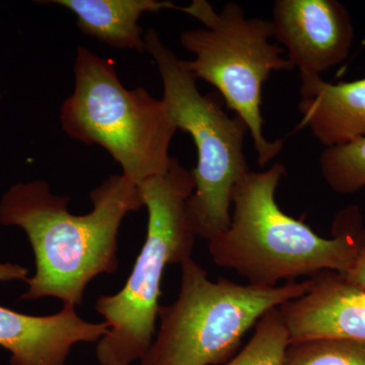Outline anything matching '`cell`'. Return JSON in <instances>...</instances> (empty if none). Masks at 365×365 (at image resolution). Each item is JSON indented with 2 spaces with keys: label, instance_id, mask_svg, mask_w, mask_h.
<instances>
[{
  "label": "cell",
  "instance_id": "obj_1",
  "mask_svg": "<svg viewBox=\"0 0 365 365\" xmlns=\"http://www.w3.org/2000/svg\"><path fill=\"white\" fill-rule=\"evenodd\" d=\"M90 197L91 212L76 215L68 197L54 195L45 181L19 182L2 196L0 223L21 227L35 255L36 272L21 299L81 306L93 278L116 272L118 234L125 216L143 207L140 189L123 174L112 175Z\"/></svg>",
  "mask_w": 365,
  "mask_h": 365
},
{
  "label": "cell",
  "instance_id": "obj_2",
  "mask_svg": "<svg viewBox=\"0 0 365 365\" xmlns=\"http://www.w3.org/2000/svg\"><path fill=\"white\" fill-rule=\"evenodd\" d=\"M284 174V165L276 163L264 172L250 170L235 186L230 227L208 241L213 262L256 287H275L324 271L345 274L364 228L359 208L341 211L333 237L324 239L278 206L276 190Z\"/></svg>",
  "mask_w": 365,
  "mask_h": 365
},
{
  "label": "cell",
  "instance_id": "obj_3",
  "mask_svg": "<svg viewBox=\"0 0 365 365\" xmlns=\"http://www.w3.org/2000/svg\"><path fill=\"white\" fill-rule=\"evenodd\" d=\"M138 187L148 211V235L124 287L96 302L109 325L96 348L101 365H131L143 359L155 336L165 269L191 258L195 244L186 212L195 187L192 172L172 158L165 174Z\"/></svg>",
  "mask_w": 365,
  "mask_h": 365
},
{
  "label": "cell",
  "instance_id": "obj_4",
  "mask_svg": "<svg viewBox=\"0 0 365 365\" xmlns=\"http://www.w3.org/2000/svg\"><path fill=\"white\" fill-rule=\"evenodd\" d=\"M73 73V93L60 111L67 135L104 148L121 165L122 174L137 185L165 174L178 128L163 98L143 88L127 90L114 60L81 46Z\"/></svg>",
  "mask_w": 365,
  "mask_h": 365
},
{
  "label": "cell",
  "instance_id": "obj_5",
  "mask_svg": "<svg viewBox=\"0 0 365 365\" xmlns=\"http://www.w3.org/2000/svg\"><path fill=\"white\" fill-rule=\"evenodd\" d=\"M181 268L178 299L160 307V330L141 365L222 364L264 314L302 297L312 285L311 278L275 287L212 281L192 258Z\"/></svg>",
  "mask_w": 365,
  "mask_h": 365
},
{
  "label": "cell",
  "instance_id": "obj_6",
  "mask_svg": "<svg viewBox=\"0 0 365 365\" xmlns=\"http://www.w3.org/2000/svg\"><path fill=\"white\" fill-rule=\"evenodd\" d=\"M144 44L157 64L170 118L195 143V187L187 201V218L194 235L210 241L230 227L232 193L250 172L244 150L248 128L241 118L228 116L212 96L199 91L185 60L165 46L157 30L145 33Z\"/></svg>",
  "mask_w": 365,
  "mask_h": 365
},
{
  "label": "cell",
  "instance_id": "obj_7",
  "mask_svg": "<svg viewBox=\"0 0 365 365\" xmlns=\"http://www.w3.org/2000/svg\"><path fill=\"white\" fill-rule=\"evenodd\" d=\"M180 11L204 25L180 36L182 47L195 56L185 63L197 79L215 86L227 107L244 121L258 163L265 167L279 155L284 141L268 140L264 135L262 88L273 71L295 69L283 58L282 48L270 42L272 21L248 18L237 2H227L217 13L205 0H194Z\"/></svg>",
  "mask_w": 365,
  "mask_h": 365
},
{
  "label": "cell",
  "instance_id": "obj_8",
  "mask_svg": "<svg viewBox=\"0 0 365 365\" xmlns=\"http://www.w3.org/2000/svg\"><path fill=\"white\" fill-rule=\"evenodd\" d=\"M274 38L287 48L300 76H321L349 56L354 28L349 11L336 0H277Z\"/></svg>",
  "mask_w": 365,
  "mask_h": 365
},
{
  "label": "cell",
  "instance_id": "obj_9",
  "mask_svg": "<svg viewBox=\"0 0 365 365\" xmlns=\"http://www.w3.org/2000/svg\"><path fill=\"white\" fill-rule=\"evenodd\" d=\"M311 279L306 294L279 307L289 344L316 339L365 342V290L333 271Z\"/></svg>",
  "mask_w": 365,
  "mask_h": 365
},
{
  "label": "cell",
  "instance_id": "obj_10",
  "mask_svg": "<svg viewBox=\"0 0 365 365\" xmlns=\"http://www.w3.org/2000/svg\"><path fill=\"white\" fill-rule=\"evenodd\" d=\"M109 331L106 322L91 323L63 304L51 316H30L0 306V346L11 365H66L74 345L98 342Z\"/></svg>",
  "mask_w": 365,
  "mask_h": 365
},
{
  "label": "cell",
  "instance_id": "obj_11",
  "mask_svg": "<svg viewBox=\"0 0 365 365\" xmlns=\"http://www.w3.org/2000/svg\"><path fill=\"white\" fill-rule=\"evenodd\" d=\"M300 128L307 127L325 148L365 137V76L336 85L300 76Z\"/></svg>",
  "mask_w": 365,
  "mask_h": 365
},
{
  "label": "cell",
  "instance_id": "obj_12",
  "mask_svg": "<svg viewBox=\"0 0 365 365\" xmlns=\"http://www.w3.org/2000/svg\"><path fill=\"white\" fill-rule=\"evenodd\" d=\"M66 7L78 18L81 32L117 49L145 52L143 26L138 21L145 13L180 7L167 0H51Z\"/></svg>",
  "mask_w": 365,
  "mask_h": 365
},
{
  "label": "cell",
  "instance_id": "obj_13",
  "mask_svg": "<svg viewBox=\"0 0 365 365\" xmlns=\"http://www.w3.org/2000/svg\"><path fill=\"white\" fill-rule=\"evenodd\" d=\"M319 168L335 193L348 195L365 188V137L325 148L319 157Z\"/></svg>",
  "mask_w": 365,
  "mask_h": 365
},
{
  "label": "cell",
  "instance_id": "obj_14",
  "mask_svg": "<svg viewBox=\"0 0 365 365\" xmlns=\"http://www.w3.org/2000/svg\"><path fill=\"white\" fill-rule=\"evenodd\" d=\"M288 339L279 307H275L259 319L248 344L225 365H282Z\"/></svg>",
  "mask_w": 365,
  "mask_h": 365
},
{
  "label": "cell",
  "instance_id": "obj_15",
  "mask_svg": "<svg viewBox=\"0 0 365 365\" xmlns=\"http://www.w3.org/2000/svg\"><path fill=\"white\" fill-rule=\"evenodd\" d=\"M282 365H365V342L316 339L287 346Z\"/></svg>",
  "mask_w": 365,
  "mask_h": 365
},
{
  "label": "cell",
  "instance_id": "obj_16",
  "mask_svg": "<svg viewBox=\"0 0 365 365\" xmlns=\"http://www.w3.org/2000/svg\"><path fill=\"white\" fill-rule=\"evenodd\" d=\"M346 279L365 290V227L360 234L359 248L345 274Z\"/></svg>",
  "mask_w": 365,
  "mask_h": 365
},
{
  "label": "cell",
  "instance_id": "obj_17",
  "mask_svg": "<svg viewBox=\"0 0 365 365\" xmlns=\"http://www.w3.org/2000/svg\"><path fill=\"white\" fill-rule=\"evenodd\" d=\"M29 271L26 267L18 265V264H0V281H26L28 278Z\"/></svg>",
  "mask_w": 365,
  "mask_h": 365
},
{
  "label": "cell",
  "instance_id": "obj_18",
  "mask_svg": "<svg viewBox=\"0 0 365 365\" xmlns=\"http://www.w3.org/2000/svg\"><path fill=\"white\" fill-rule=\"evenodd\" d=\"M0 98H1V97H0Z\"/></svg>",
  "mask_w": 365,
  "mask_h": 365
}]
</instances>
